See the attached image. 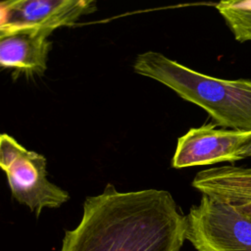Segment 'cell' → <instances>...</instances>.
I'll list each match as a JSON object with an SVG mask.
<instances>
[{
	"label": "cell",
	"mask_w": 251,
	"mask_h": 251,
	"mask_svg": "<svg viewBox=\"0 0 251 251\" xmlns=\"http://www.w3.org/2000/svg\"><path fill=\"white\" fill-rule=\"evenodd\" d=\"M250 137L251 132L218 129L216 124L192 127L178 138L172 167L181 169L237 161L240 148Z\"/></svg>",
	"instance_id": "obj_6"
},
{
	"label": "cell",
	"mask_w": 251,
	"mask_h": 251,
	"mask_svg": "<svg viewBox=\"0 0 251 251\" xmlns=\"http://www.w3.org/2000/svg\"><path fill=\"white\" fill-rule=\"evenodd\" d=\"M51 32L23 29L0 33V66L27 75H42L47 70Z\"/></svg>",
	"instance_id": "obj_7"
},
{
	"label": "cell",
	"mask_w": 251,
	"mask_h": 251,
	"mask_svg": "<svg viewBox=\"0 0 251 251\" xmlns=\"http://www.w3.org/2000/svg\"><path fill=\"white\" fill-rule=\"evenodd\" d=\"M46 158L29 151L15 138L0 136V166L5 172L14 199L39 217L44 208H59L70 194L47 177Z\"/></svg>",
	"instance_id": "obj_3"
},
{
	"label": "cell",
	"mask_w": 251,
	"mask_h": 251,
	"mask_svg": "<svg viewBox=\"0 0 251 251\" xmlns=\"http://www.w3.org/2000/svg\"><path fill=\"white\" fill-rule=\"evenodd\" d=\"M134 73L157 80L205 110L226 129L251 132V79H223L193 71L159 52L136 56Z\"/></svg>",
	"instance_id": "obj_2"
},
{
	"label": "cell",
	"mask_w": 251,
	"mask_h": 251,
	"mask_svg": "<svg viewBox=\"0 0 251 251\" xmlns=\"http://www.w3.org/2000/svg\"><path fill=\"white\" fill-rule=\"evenodd\" d=\"M192 186L251 218V168L227 165L203 170L194 176Z\"/></svg>",
	"instance_id": "obj_8"
},
{
	"label": "cell",
	"mask_w": 251,
	"mask_h": 251,
	"mask_svg": "<svg viewBox=\"0 0 251 251\" xmlns=\"http://www.w3.org/2000/svg\"><path fill=\"white\" fill-rule=\"evenodd\" d=\"M237 156H238V160L251 157V137H250L249 140L240 148V150H239Z\"/></svg>",
	"instance_id": "obj_10"
},
{
	"label": "cell",
	"mask_w": 251,
	"mask_h": 251,
	"mask_svg": "<svg viewBox=\"0 0 251 251\" xmlns=\"http://www.w3.org/2000/svg\"><path fill=\"white\" fill-rule=\"evenodd\" d=\"M186 216L163 189L120 192L108 183L87 197L75 228L66 230L60 251H179Z\"/></svg>",
	"instance_id": "obj_1"
},
{
	"label": "cell",
	"mask_w": 251,
	"mask_h": 251,
	"mask_svg": "<svg viewBox=\"0 0 251 251\" xmlns=\"http://www.w3.org/2000/svg\"><path fill=\"white\" fill-rule=\"evenodd\" d=\"M216 9L237 41H251V1H221Z\"/></svg>",
	"instance_id": "obj_9"
},
{
	"label": "cell",
	"mask_w": 251,
	"mask_h": 251,
	"mask_svg": "<svg viewBox=\"0 0 251 251\" xmlns=\"http://www.w3.org/2000/svg\"><path fill=\"white\" fill-rule=\"evenodd\" d=\"M97 10L92 0H8L0 3V33L23 29L53 32Z\"/></svg>",
	"instance_id": "obj_5"
},
{
	"label": "cell",
	"mask_w": 251,
	"mask_h": 251,
	"mask_svg": "<svg viewBox=\"0 0 251 251\" xmlns=\"http://www.w3.org/2000/svg\"><path fill=\"white\" fill-rule=\"evenodd\" d=\"M186 239L198 251H251V218L230 204L202 195L186 215Z\"/></svg>",
	"instance_id": "obj_4"
}]
</instances>
